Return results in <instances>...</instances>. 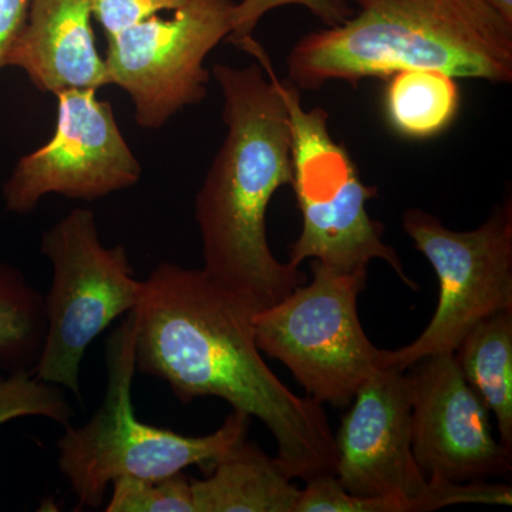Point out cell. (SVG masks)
<instances>
[{
	"instance_id": "cell-1",
	"label": "cell",
	"mask_w": 512,
	"mask_h": 512,
	"mask_svg": "<svg viewBox=\"0 0 512 512\" xmlns=\"http://www.w3.org/2000/svg\"><path fill=\"white\" fill-rule=\"evenodd\" d=\"M261 309L204 269L164 262L143 281L136 309V369L183 404L218 397L271 431L279 466L298 480L335 474V433L322 404L298 396L255 342Z\"/></svg>"
},
{
	"instance_id": "cell-2",
	"label": "cell",
	"mask_w": 512,
	"mask_h": 512,
	"mask_svg": "<svg viewBox=\"0 0 512 512\" xmlns=\"http://www.w3.org/2000/svg\"><path fill=\"white\" fill-rule=\"evenodd\" d=\"M259 60L248 67L215 64L224 97V143L195 197L204 271L264 309L305 284L299 266L278 261L266 234L275 192L292 185L291 130L274 67L252 37L239 42Z\"/></svg>"
},
{
	"instance_id": "cell-3",
	"label": "cell",
	"mask_w": 512,
	"mask_h": 512,
	"mask_svg": "<svg viewBox=\"0 0 512 512\" xmlns=\"http://www.w3.org/2000/svg\"><path fill=\"white\" fill-rule=\"evenodd\" d=\"M359 13L301 37L289 53V82L319 90L356 86L404 69L456 79L512 82V26L485 0H355Z\"/></svg>"
},
{
	"instance_id": "cell-4",
	"label": "cell",
	"mask_w": 512,
	"mask_h": 512,
	"mask_svg": "<svg viewBox=\"0 0 512 512\" xmlns=\"http://www.w3.org/2000/svg\"><path fill=\"white\" fill-rule=\"evenodd\" d=\"M136 309L106 342V392L83 426L64 427L60 473L77 498V510L101 507L107 487L123 476L160 478L191 466L210 471L248 439L251 417L232 410L220 429L192 437L143 423L133 404L136 376Z\"/></svg>"
},
{
	"instance_id": "cell-5",
	"label": "cell",
	"mask_w": 512,
	"mask_h": 512,
	"mask_svg": "<svg viewBox=\"0 0 512 512\" xmlns=\"http://www.w3.org/2000/svg\"><path fill=\"white\" fill-rule=\"evenodd\" d=\"M312 261L309 284L255 313V342L291 370L308 397L348 409L360 386L389 367L387 350L370 342L357 312L367 266L340 271Z\"/></svg>"
},
{
	"instance_id": "cell-6",
	"label": "cell",
	"mask_w": 512,
	"mask_h": 512,
	"mask_svg": "<svg viewBox=\"0 0 512 512\" xmlns=\"http://www.w3.org/2000/svg\"><path fill=\"white\" fill-rule=\"evenodd\" d=\"M276 86L284 99L291 130L292 187L302 214V231L289 249V264L306 259L352 271L373 259L386 262L412 291L419 285L407 276L396 249L383 241V225L367 214L376 187L360 180L348 151L329 133L325 110L302 107L301 90L291 82Z\"/></svg>"
},
{
	"instance_id": "cell-7",
	"label": "cell",
	"mask_w": 512,
	"mask_h": 512,
	"mask_svg": "<svg viewBox=\"0 0 512 512\" xmlns=\"http://www.w3.org/2000/svg\"><path fill=\"white\" fill-rule=\"evenodd\" d=\"M42 252L52 262L45 296L46 333L33 373L80 397V366L93 340L137 309L143 293L126 249L101 244L96 217L77 208L47 229Z\"/></svg>"
},
{
	"instance_id": "cell-8",
	"label": "cell",
	"mask_w": 512,
	"mask_h": 512,
	"mask_svg": "<svg viewBox=\"0 0 512 512\" xmlns=\"http://www.w3.org/2000/svg\"><path fill=\"white\" fill-rule=\"evenodd\" d=\"M403 229L433 266L440 293L436 312L419 338L387 350V365L402 372L421 357L456 352L481 320L512 309L511 197L473 231H453L420 208L404 211Z\"/></svg>"
},
{
	"instance_id": "cell-9",
	"label": "cell",
	"mask_w": 512,
	"mask_h": 512,
	"mask_svg": "<svg viewBox=\"0 0 512 512\" xmlns=\"http://www.w3.org/2000/svg\"><path fill=\"white\" fill-rule=\"evenodd\" d=\"M234 0H188L170 19L151 16L107 37V73L134 104L144 130H158L207 97L205 59L232 32Z\"/></svg>"
},
{
	"instance_id": "cell-10",
	"label": "cell",
	"mask_w": 512,
	"mask_h": 512,
	"mask_svg": "<svg viewBox=\"0 0 512 512\" xmlns=\"http://www.w3.org/2000/svg\"><path fill=\"white\" fill-rule=\"evenodd\" d=\"M96 93L56 94L55 133L13 168L3 190L8 211L29 214L49 194L100 200L141 180L140 161L121 133L113 107Z\"/></svg>"
},
{
	"instance_id": "cell-11",
	"label": "cell",
	"mask_w": 512,
	"mask_h": 512,
	"mask_svg": "<svg viewBox=\"0 0 512 512\" xmlns=\"http://www.w3.org/2000/svg\"><path fill=\"white\" fill-rule=\"evenodd\" d=\"M412 448L427 480L510 478L512 451L495 439L490 410L468 384L456 353L421 357L407 367Z\"/></svg>"
},
{
	"instance_id": "cell-12",
	"label": "cell",
	"mask_w": 512,
	"mask_h": 512,
	"mask_svg": "<svg viewBox=\"0 0 512 512\" xmlns=\"http://www.w3.org/2000/svg\"><path fill=\"white\" fill-rule=\"evenodd\" d=\"M335 476L350 493L420 512L429 490L412 448V394L406 372L387 367L357 390L335 434Z\"/></svg>"
},
{
	"instance_id": "cell-13",
	"label": "cell",
	"mask_w": 512,
	"mask_h": 512,
	"mask_svg": "<svg viewBox=\"0 0 512 512\" xmlns=\"http://www.w3.org/2000/svg\"><path fill=\"white\" fill-rule=\"evenodd\" d=\"M93 0H30L2 67H18L43 93L109 86L92 28Z\"/></svg>"
},
{
	"instance_id": "cell-14",
	"label": "cell",
	"mask_w": 512,
	"mask_h": 512,
	"mask_svg": "<svg viewBox=\"0 0 512 512\" xmlns=\"http://www.w3.org/2000/svg\"><path fill=\"white\" fill-rule=\"evenodd\" d=\"M261 447L245 440L210 476L192 480L195 512H295L301 488Z\"/></svg>"
},
{
	"instance_id": "cell-15",
	"label": "cell",
	"mask_w": 512,
	"mask_h": 512,
	"mask_svg": "<svg viewBox=\"0 0 512 512\" xmlns=\"http://www.w3.org/2000/svg\"><path fill=\"white\" fill-rule=\"evenodd\" d=\"M454 353L468 384L493 414L498 440L512 451V309L481 320Z\"/></svg>"
},
{
	"instance_id": "cell-16",
	"label": "cell",
	"mask_w": 512,
	"mask_h": 512,
	"mask_svg": "<svg viewBox=\"0 0 512 512\" xmlns=\"http://www.w3.org/2000/svg\"><path fill=\"white\" fill-rule=\"evenodd\" d=\"M384 114L399 136L429 140L456 120L460 87L456 77L434 69H404L387 77Z\"/></svg>"
},
{
	"instance_id": "cell-17",
	"label": "cell",
	"mask_w": 512,
	"mask_h": 512,
	"mask_svg": "<svg viewBox=\"0 0 512 512\" xmlns=\"http://www.w3.org/2000/svg\"><path fill=\"white\" fill-rule=\"evenodd\" d=\"M45 333V296L22 271L0 262V367L33 369Z\"/></svg>"
},
{
	"instance_id": "cell-18",
	"label": "cell",
	"mask_w": 512,
	"mask_h": 512,
	"mask_svg": "<svg viewBox=\"0 0 512 512\" xmlns=\"http://www.w3.org/2000/svg\"><path fill=\"white\" fill-rule=\"evenodd\" d=\"M74 414L60 386L37 379L32 369L0 372V427L23 417H43L66 427Z\"/></svg>"
},
{
	"instance_id": "cell-19",
	"label": "cell",
	"mask_w": 512,
	"mask_h": 512,
	"mask_svg": "<svg viewBox=\"0 0 512 512\" xmlns=\"http://www.w3.org/2000/svg\"><path fill=\"white\" fill-rule=\"evenodd\" d=\"M111 485L107 512H195L191 478L184 471L160 478L123 476Z\"/></svg>"
},
{
	"instance_id": "cell-20",
	"label": "cell",
	"mask_w": 512,
	"mask_h": 512,
	"mask_svg": "<svg viewBox=\"0 0 512 512\" xmlns=\"http://www.w3.org/2000/svg\"><path fill=\"white\" fill-rule=\"evenodd\" d=\"M289 5L308 9L313 16L325 23L326 28L338 26L355 15V9L349 5L348 0H242L235 3L232 32L228 40L237 43L251 36L266 13Z\"/></svg>"
},
{
	"instance_id": "cell-21",
	"label": "cell",
	"mask_w": 512,
	"mask_h": 512,
	"mask_svg": "<svg viewBox=\"0 0 512 512\" xmlns=\"http://www.w3.org/2000/svg\"><path fill=\"white\" fill-rule=\"evenodd\" d=\"M305 483L295 512H400L392 501L350 493L335 474H320Z\"/></svg>"
},
{
	"instance_id": "cell-22",
	"label": "cell",
	"mask_w": 512,
	"mask_h": 512,
	"mask_svg": "<svg viewBox=\"0 0 512 512\" xmlns=\"http://www.w3.org/2000/svg\"><path fill=\"white\" fill-rule=\"evenodd\" d=\"M461 504L511 505L512 488L507 484L485 483V480L468 481V484L429 480L420 512Z\"/></svg>"
},
{
	"instance_id": "cell-23",
	"label": "cell",
	"mask_w": 512,
	"mask_h": 512,
	"mask_svg": "<svg viewBox=\"0 0 512 512\" xmlns=\"http://www.w3.org/2000/svg\"><path fill=\"white\" fill-rule=\"evenodd\" d=\"M188 0H93V18L107 37L117 35L151 16L174 12Z\"/></svg>"
},
{
	"instance_id": "cell-24",
	"label": "cell",
	"mask_w": 512,
	"mask_h": 512,
	"mask_svg": "<svg viewBox=\"0 0 512 512\" xmlns=\"http://www.w3.org/2000/svg\"><path fill=\"white\" fill-rule=\"evenodd\" d=\"M30 0H0V69L20 29L25 25Z\"/></svg>"
},
{
	"instance_id": "cell-25",
	"label": "cell",
	"mask_w": 512,
	"mask_h": 512,
	"mask_svg": "<svg viewBox=\"0 0 512 512\" xmlns=\"http://www.w3.org/2000/svg\"><path fill=\"white\" fill-rule=\"evenodd\" d=\"M485 2H487V5L490 6L491 9H494L508 25L512 26V0H485Z\"/></svg>"
}]
</instances>
